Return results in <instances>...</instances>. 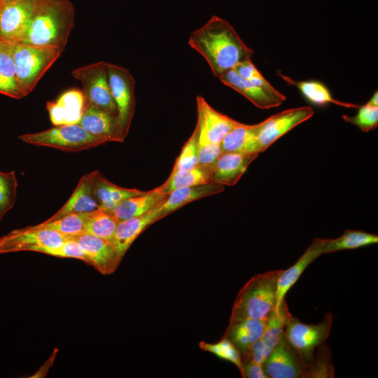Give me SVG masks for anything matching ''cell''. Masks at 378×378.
<instances>
[{"label":"cell","mask_w":378,"mask_h":378,"mask_svg":"<svg viewBox=\"0 0 378 378\" xmlns=\"http://www.w3.org/2000/svg\"><path fill=\"white\" fill-rule=\"evenodd\" d=\"M188 45L204 58L218 78L239 63L251 59L253 54L231 24L216 15L190 34Z\"/></svg>","instance_id":"1"},{"label":"cell","mask_w":378,"mask_h":378,"mask_svg":"<svg viewBox=\"0 0 378 378\" xmlns=\"http://www.w3.org/2000/svg\"><path fill=\"white\" fill-rule=\"evenodd\" d=\"M74 22L70 0H41L18 42L64 50Z\"/></svg>","instance_id":"2"},{"label":"cell","mask_w":378,"mask_h":378,"mask_svg":"<svg viewBox=\"0 0 378 378\" xmlns=\"http://www.w3.org/2000/svg\"><path fill=\"white\" fill-rule=\"evenodd\" d=\"M281 272L272 270L252 276L239 291L229 322L266 321L276 308L277 281Z\"/></svg>","instance_id":"3"},{"label":"cell","mask_w":378,"mask_h":378,"mask_svg":"<svg viewBox=\"0 0 378 378\" xmlns=\"http://www.w3.org/2000/svg\"><path fill=\"white\" fill-rule=\"evenodd\" d=\"M63 49L13 43L16 78L24 97L32 92L39 80L60 57Z\"/></svg>","instance_id":"4"},{"label":"cell","mask_w":378,"mask_h":378,"mask_svg":"<svg viewBox=\"0 0 378 378\" xmlns=\"http://www.w3.org/2000/svg\"><path fill=\"white\" fill-rule=\"evenodd\" d=\"M19 139L29 144L69 152L89 149L106 142L77 123L57 125L42 132L22 134Z\"/></svg>","instance_id":"5"},{"label":"cell","mask_w":378,"mask_h":378,"mask_svg":"<svg viewBox=\"0 0 378 378\" xmlns=\"http://www.w3.org/2000/svg\"><path fill=\"white\" fill-rule=\"evenodd\" d=\"M331 312H327L316 324H306L290 315L284 328L289 342L298 351L307 365L314 358L318 348L326 343L332 325Z\"/></svg>","instance_id":"6"},{"label":"cell","mask_w":378,"mask_h":378,"mask_svg":"<svg viewBox=\"0 0 378 378\" xmlns=\"http://www.w3.org/2000/svg\"><path fill=\"white\" fill-rule=\"evenodd\" d=\"M69 238L36 225L27 226L13 230L0 237V254L20 251L44 253L48 248L59 246Z\"/></svg>","instance_id":"7"},{"label":"cell","mask_w":378,"mask_h":378,"mask_svg":"<svg viewBox=\"0 0 378 378\" xmlns=\"http://www.w3.org/2000/svg\"><path fill=\"white\" fill-rule=\"evenodd\" d=\"M71 74L82 83L86 104H92L118 117L108 83L107 62H98L76 68Z\"/></svg>","instance_id":"8"},{"label":"cell","mask_w":378,"mask_h":378,"mask_svg":"<svg viewBox=\"0 0 378 378\" xmlns=\"http://www.w3.org/2000/svg\"><path fill=\"white\" fill-rule=\"evenodd\" d=\"M108 76L111 95L117 108L119 126L125 139L135 109V80L127 69L109 63Z\"/></svg>","instance_id":"9"},{"label":"cell","mask_w":378,"mask_h":378,"mask_svg":"<svg viewBox=\"0 0 378 378\" xmlns=\"http://www.w3.org/2000/svg\"><path fill=\"white\" fill-rule=\"evenodd\" d=\"M41 1L0 0V38L20 41Z\"/></svg>","instance_id":"10"},{"label":"cell","mask_w":378,"mask_h":378,"mask_svg":"<svg viewBox=\"0 0 378 378\" xmlns=\"http://www.w3.org/2000/svg\"><path fill=\"white\" fill-rule=\"evenodd\" d=\"M262 368L268 378H304L307 364L284 332Z\"/></svg>","instance_id":"11"},{"label":"cell","mask_w":378,"mask_h":378,"mask_svg":"<svg viewBox=\"0 0 378 378\" xmlns=\"http://www.w3.org/2000/svg\"><path fill=\"white\" fill-rule=\"evenodd\" d=\"M314 113L312 107L301 106L283 111L262 121L258 134L260 153L293 128L309 119Z\"/></svg>","instance_id":"12"},{"label":"cell","mask_w":378,"mask_h":378,"mask_svg":"<svg viewBox=\"0 0 378 378\" xmlns=\"http://www.w3.org/2000/svg\"><path fill=\"white\" fill-rule=\"evenodd\" d=\"M70 238L81 248L88 258V265L102 274H113L123 258L111 241L86 232Z\"/></svg>","instance_id":"13"},{"label":"cell","mask_w":378,"mask_h":378,"mask_svg":"<svg viewBox=\"0 0 378 378\" xmlns=\"http://www.w3.org/2000/svg\"><path fill=\"white\" fill-rule=\"evenodd\" d=\"M219 79L223 84L236 90L261 109L277 107L286 99V97L280 92H274L260 87L241 78L234 69L223 74Z\"/></svg>","instance_id":"14"},{"label":"cell","mask_w":378,"mask_h":378,"mask_svg":"<svg viewBox=\"0 0 378 378\" xmlns=\"http://www.w3.org/2000/svg\"><path fill=\"white\" fill-rule=\"evenodd\" d=\"M77 124L91 134L107 141L122 142L118 117L92 104H86Z\"/></svg>","instance_id":"15"},{"label":"cell","mask_w":378,"mask_h":378,"mask_svg":"<svg viewBox=\"0 0 378 378\" xmlns=\"http://www.w3.org/2000/svg\"><path fill=\"white\" fill-rule=\"evenodd\" d=\"M197 124L206 138L220 144L223 138L241 122L211 107L201 96L197 97Z\"/></svg>","instance_id":"16"},{"label":"cell","mask_w":378,"mask_h":378,"mask_svg":"<svg viewBox=\"0 0 378 378\" xmlns=\"http://www.w3.org/2000/svg\"><path fill=\"white\" fill-rule=\"evenodd\" d=\"M258 155L222 153L211 167V182L224 186H234Z\"/></svg>","instance_id":"17"},{"label":"cell","mask_w":378,"mask_h":378,"mask_svg":"<svg viewBox=\"0 0 378 378\" xmlns=\"http://www.w3.org/2000/svg\"><path fill=\"white\" fill-rule=\"evenodd\" d=\"M86 105L83 91L71 89L62 93L56 101L48 102L46 108L55 125L76 124Z\"/></svg>","instance_id":"18"},{"label":"cell","mask_w":378,"mask_h":378,"mask_svg":"<svg viewBox=\"0 0 378 378\" xmlns=\"http://www.w3.org/2000/svg\"><path fill=\"white\" fill-rule=\"evenodd\" d=\"M326 239L316 238L295 263L280 274L276 287V308L277 310L290 288L298 280L305 269L317 258L323 254Z\"/></svg>","instance_id":"19"},{"label":"cell","mask_w":378,"mask_h":378,"mask_svg":"<svg viewBox=\"0 0 378 378\" xmlns=\"http://www.w3.org/2000/svg\"><path fill=\"white\" fill-rule=\"evenodd\" d=\"M225 186L215 183L176 189L155 207L158 219L199 199L223 192Z\"/></svg>","instance_id":"20"},{"label":"cell","mask_w":378,"mask_h":378,"mask_svg":"<svg viewBox=\"0 0 378 378\" xmlns=\"http://www.w3.org/2000/svg\"><path fill=\"white\" fill-rule=\"evenodd\" d=\"M94 195L99 204V209L109 211L123 200L144 194L136 188L118 186L107 180L99 172L89 173Z\"/></svg>","instance_id":"21"},{"label":"cell","mask_w":378,"mask_h":378,"mask_svg":"<svg viewBox=\"0 0 378 378\" xmlns=\"http://www.w3.org/2000/svg\"><path fill=\"white\" fill-rule=\"evenodd\" d=\"M168 195L156 188L144 194L126 198L108 211L120 222L146 214L164 201Z\"/></svg>","instance_id":"22"},{"label":"cell","mask_w":378,"mask_h":378,"mask_svg":"<svg viewBox=\"0 0 378 378\" xmlns=\"http://www.w3.org/2000/svg\"><path fill=\"white\" fill-rule=\"evenodd\" d=\"M262 122L255 125L241 123L230 131L220 144L222 153L259 154L258 134Z\"/></svg>","instance_id":"23"},{"label":"cell","mask_w":378,"mask_h":378,"mask_svg":"<svg viewBox=\"0 0 378 378\" xmlns=\"http://www.w3.org/2000/svg\"><path fill=\"white\" fill-rule=\"evenodd\" d=\"M155 207L142 216L120 221L118 224L112 243L122 257L139 234L159 220Z\"/></svg>","instance_id":"24"},{"label":"cell","mask_w":378,"mask_h":378,"mask_svg":"<svg viewBox=\"0 0 378 378\" xmlns=\"http://www.w3.org/2000/svg\"><path fill=\"white\" fill-rule=\"evenodd\" d=\"M99 209L89 173L83 175L74 192L63 206L47 220H52L69 214L90 213Z\"/></svg>","instance_id":"25"},{"label":"cell","mask_w":378,"mask_h":378,"mask_svg":"<svg viewBox=\"0 0 378 378\" xmlns=\"http://www.w3.org/2000/svg\"><path fill=\"white\" fill-rule=\"evenodd\" d=\"M265 321L244 319L229 322L224 334L239 351L241 355L246 353L253 343L261 339Z\"/></svg>","instance_id":"26"},{"label":"cell","mask_w":378,"mask_h":378,"mask_svg":"<svg viewBox=\"0 0 378 378\" xmlns=\"http://www.w3.org/2000/svg\"><path fill=\"white\" fill-rule=\"evenodd\" d=\"M13 43L0 38V94L13 99L24 97L16 78Z\"/></svg>","instance_id":"27"},{"label":"cell","mask_w":378,"mask_h":378,"mask_svg":"<svg viewBox=\"0 0 378 378\" xmlns=\"http://www.w3.org/2000/svg\"><path fill=\"white\" fill-rule=\"evenodd\" d=\"M285 82L296 87L302 94L311 103L316 105L334 104L346 108H358L360 106L356 104L343 102L335 99L330 90L322 83L316 80H296L278 73Z\"/></svg>","instance_id":"28"},{"label":"cell","mask_w":378,"mask_h":378,"mask_svg":"<svg viewBox=\"0 0 378 378\" xmlns=\"http://www.w3.org/2000/svg\"><path fill=\"white\" fill-rule=\"evenodd\" d=\"M211 169V167L198 165L188 171L171 172L166 181L158 188L169 194L176 189L212 183Z\"/></svg>","instance_id":"29"},{"label":"cell","mask_w":378,"mask_h":378,"mask_svg":"<svg viewBox=\"0 0 378 378\" xmlns=\"http://www.w3.org/2000/svg\"><path fill=\"white\" fill-rule=\"evenodd\" d=\"M378 236L361 230H346L335 239H326L323 254L343 250L355 249L377 244Z\"/></svg>","instance_id":"30"},{"label":"cell","mask_w":378,"mask_h":378,"mask_svg":"<svg viewBox=\"0 0 378 378\" xmlns=\"http://www.w3.org/2000/svg\"><path fill=\"white\" fill-rule=\"evenodd\" d=\"M118 223L108 211L97 209L88 214L85 232L112 241Z\"/></svg>","instance_id":"31"},{"label":"cell","mask_w":378,"mask_h":378,"mask_svg":"<svg viewBox=\"0 0 378 378\" xmlns=\"http://www.w3.org/2000/svg\"><path fill=\"white\" fill-rule=\"evenodd\" d=\"M88 214H69L52 220H46L36 225L56 231L66 237H74L85 232Z\"/></svg>","instance_id":"32"},{"label":"cell","mask_w":378,"mask_h":378,"mask_svg":"<svg viewBox=\"0 0 378 378\" xmlns=\"http://www.w3.org/2000/svg\"><path fill=\"white\" fill-rule=\"evenodd\" d=\"M289 312L286 300L280 307L272 311L267 320L261 340L265 344L272 349L279 341L285 328Z\"/></svg>","instance_id":"33"},{"label":"cell","mask_w":378,"mask_h":378,"mask_svg":"<svg viewBox=\"0 0 378 378\" xmlns=\"http://www.w3.org/2000/svg\"><path fill=\"white\" fill-rule=\"evenodd\" d=\"M201 349L216 355L219 358L234 364L239 370L241 377L244 374V366L241 355L237 348L224 336L216 343L201 341L199 343Z\"/></svg>","instance_id":"34"},{"label":"cell","mask_w":378,"mask_h":378,"mask_svg":"<svg viewBox=\"0 0 378 378\" xmlns=\"http://www.w3.org/2000/svg\"><path fill=\"white\" fill-rule=\"evenodd\" d=\"M18 179L14 171H0V221L15 205Z\"/></svg>","instance_id":"35"},{"label":"cell","mask_w":378,"mask_h":378,"mask_svg":"<svg viewBox=\"0 0 378 378\" xmlns=\"http://www.w3.org/2000/svg\"><path fill=\"white\" fill-rule=\"evenodd\" d=\"M199 127L197 124L192 135L183 145L181 152L176 158L172 172L192 169L199 165L197 153Z\"/></svg>","instance_id":"36"},{"label":"cell","mask_w":378,"mask_h":378,"mask_svg":"<svg viewBox=\"0 0 378 378\" xmlns=\"http://www.w3.org/2000/svg\"><path fill=\"white\" fill-rule=\"evenodd\" d=\"M316 350L313 360L307 365L305 377H333L334 370L331 363L330 354L323 344Z\"/></svg>","instance_id":"37"},{"label":"cell","mask_w":378,"mask_h":378,"mask_svg":"<svg viewBox=\"0 0 378 378\" xmlns=\"http://www.w3.org/2000/svg\"><path fill=\"white\" fill-rule=\"evenodd\" d=\"M357 113L354 116L343 115V119L358 127L361 131L368 132L377 127L378 107L368 104L360 106Z\"/></svg>","instance_id":"38"},{"label":"cell","mask_w":378,"mask_h":378,"mask_svg":"<svg viewBox=\"0 0 378 378\" xmlns=\"http://www.w3.org/2000/svg\"><path fill=\"white\" fill-rule=\"evenodd\" d=\"M197 153L199 165L207 167H211L215 161L222 153L220 144L211 143L206 138L203 132L200 130V127L197 141Z\"/></svg>","instance_id":"39"},{"label":"cell","mask_w":378,"mask_h":378,"mask_svg":"<svg viewBox=\"0 0 378 378\" xmlns=\"http://www.w3.org/2000/svg\"><path fill=\"white\" fill-rule=\"evenodd\" d=\"M233 69L241 78L260 87L274 92H279L263 77L251 59L239 63Z\"/></svg>","instance_id":"40"},{"label":"cell","mask_w":378,"mask_h":378,"mask_svg":"<svg viewBox=\"0 0 378 378\" xmlns=\"http://www.w3.org/2000/svg\"><path fill=\"white\" fill-rule=\"evenodd\" d=\"M45 254L57 257L80 260L88 265V260L78 243L69 238L57 247L48 248Z\"/></svg>","instance_id":"41"},{"label":"cell","mask_w":378,"mask_h":378,"mask_svg":"<svg viewBox=\"0 0 378 378\" xmlns=\"http://www.w3.org/2000/svg\"><path fill=\"white\" fill-rule=\"evenodd\" d=\"M272 350L260 339L252 344L246 353L241 355L242 363L251 360L262 365Z\"/></svg>","instance_id":"42"},{"label":"cell","mask_w":378,"mask_h":378,"mask_svg":"<svg viewBox=\"0 0 378 378\" xmlns=\"http://www.w3.org/2000/svg\"><path fill=\"white\" fill-rule=\"evenodd\" d=\"M244 378H268L262 365L251 360L243 363Z\"/></svg>","instance_id":"43"},{"label":"cell","mask_w":378,"mask_h":378,"mask_svg":"<svg viewBox=\"0 0 378 378\" xmlns=\"http://www.w3.org/2000/svg\"><path fill=\"white\" fill-rule=\"evenodd\" d=\"M58 349L55 348L52 352L48 360L38 368V370L29 377L31 378H43L46 376L49 370L52 366L55 357L57 356Z\"/></svg>","instance_id":"44"},{"label":"cell","mask_w":378,"mask_h":378,"mask_svg":"<svg viewBox=\"0 0 378 378\" xmlns=\"http://www.w3.org/2000/svg\"><path fill=\"white\" fill-rule=\"evenodd\" d=\"M366 104L378 107V93L377 91H375L373 95L372 96L371 99L366 103Z\"/></svg>","instance_id":"45"}]
</instances>
